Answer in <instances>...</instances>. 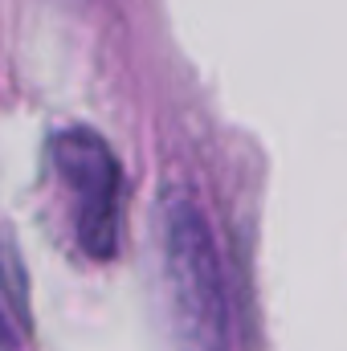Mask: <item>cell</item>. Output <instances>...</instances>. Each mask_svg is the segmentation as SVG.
<instances>
[{"label": "cell", "instance_id": "cell-1", "mask_svg": "<svg viewBox=\"0 0 347 351\" xmlns=\"http://www.w3.org/2000/svg\"><path fill=\"white\" fill-rule=\"evenodd\" d=\"M164 258L172 282L176 323L188 351H225L229 306L213 233L192 204H172L164 213Z\"/></svg>", "mask_w": 347, "mask_h": 351}, {"label": "cell", "instance_id": "cell-2", "mask_svg": "<svg viewBox=\"0 0 347 351\" xmlns=\"http://www.w3.org/2000/svg\"><path fill=\"white\" fill-rule=\"evenodd\" d=\"M53 160L62 176L70 180V188L82 200L78 213V237L86 245L90 258H110L115 241H119V164L110 156V147L86 131V127H70L53 139Z\"/></svg>", "mask_w": 347, "mask_h": 351}]
</instances>
